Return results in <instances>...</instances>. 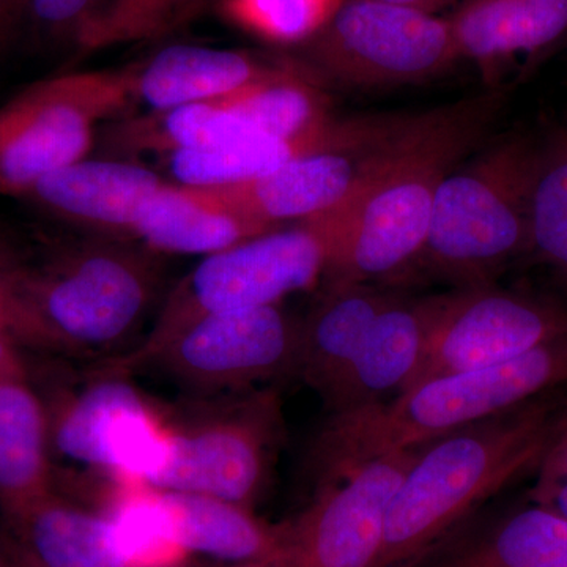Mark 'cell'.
Listing matches in <instances>:
<instances>
[{
    "instance_id": "35",
    "label": "cell",
    "mask_w": 567,
    "mask_h": 567,
    "mask_svg": "<svg viewBox=\"0 0 567 567\" xmlns=\"http://www.w3.org/2000/svg\"><path fill=\"white\" fill-rule=\"evenodd\" d=\"M25 364L21 357V347L0 336V382L10 377L25 375Z\"/></svg>"
},
{
    "instance_id": "17",
    "label": "cell",
    "mask_w": 567,
    "mask_h": 567,
    "mask_svg": "<svg viewBox=\"0 0 567 567\" xmlns=\"http://www.w3.org/2000/svg\"><path fill=\"white\" fill-rule=\"evenodd\" d=\"M167 533L185 555L224 565L290 557L289 525L267 524L248 506L216 496L153 488Z\"/></svg>"
},
{
    "instance_id": "24",
    "label": "cell",
    "mask_w": 567,
    "mask_h": 567,
    "mask_svg": "<svg viewBox=\"0 0 567 567\" xmlns=\"http://www.w3.org/2000/svg\"><path fill=\"white\" fill-rule=\"evenodd\" d=\"M259 133L218 102L185 104L171 110L137 112L107 123L103 148L114 158L169 156L204 151ZM262 134V133H260Z\"/></svg>"
},
{
    "instance_id": "33",
    "label": "cell",
    "mask_w": 567,
    "mask_h": 567,
    "mask_svg": "<svg viewBox=\"0 0 567 567\" xmlns=\"http://www.w3.org/2000/svg\"><path fill=\"white\" fill-rule=\"evenodd\" d=\"M535 505L547 507L567 518V417L561 416L557 434L536 466L535 484L529 491Z\"/></svg>"
},
{
    "instance_id": "2",
    "label": "cell",
    "mask_w": 567,
    "mask_h": 567,
    "mask_svg": "<svg viewBox=\"0 0 567 567\" xmlns=\"http://www.w3.org/2000/svg\"><path fill=\"white\" fill-rule=\"evenodd\" d=\"M554 393L420 447L390 513L379 567H412L472 511L536 468L561 423Z\"/></svg>"
},
{
    "instance_id": "27",
    "label": "cell",
    "mask_w": 567,
    "mask_h": 567,
    "mask_svg": "<svg viewBox=\"0 0 567 567\" xmlns=\"http://www.w3.org/2000/svg\"><path fill=\"white\" fill-rule=\"evenodd\" d=\"M439 567H567V518L533 503Z\"/></svg>"
},
{
    "instance_id": "25",
    "label": "cell",
    "mask_w": 567,
    "mask_h": 567,
    "mask_svg": "<svg viewBox=\"0 0 567 567\" xmlns=\"http://www.w3.org/2000/svg\"><path fill=\"white\" fill-rule=\"evenodd\" d=\"M317 78L305 63L282 62L270 76L218 103L265 136L290 142L320 140L336 121Z\"/></svg>"
},
{
    "instance_id": "26",
    "label": "cell",
    "mask_w": 567,
    "mask_h": 567,
    "mask_svg": "<svg viewBox=\"0 0 567 567\" xmlns=\"http://www.w3.org/2000/svg\"><path fill=\"white\" fill-rule=\"evenodd\" d=\"M336 123L338 121L330 132L316 141L290 142L248 133L218 147L164 156V163L178 185L199 188L240 185L275 173L298 156L323 147L333 136Z\"/></svg>"
},
{
    "instance_id": "5",
    "label": "cell",
    "mask_w": 567,
    "mask_h": 567,
    "mask_svg": "<svg viewBox=\"0 0 567 567\" xmlns=\"http://www.w3.org/2000/svg\"><path fill=\"white\" fill-rule=\"evenodd\" d=\"M159 254L122 238L58 246L24 265V289L61 353L111 352L137 333L162 290Z\"/></svg>"
},
{
    "instance_id": "16",
    "label": "cell",
    "mask_w": 567,
    "mask_h": 567,
    "mask_svg": "<svg viewBox=\"0 0 567 567\" xmlns=\"http://www.w3.org/2000/svg\"><path fill=\"white\" fill-rule=\"evenodd\" d=\"M281 63L246 51L194 44L163 48L144 61L126 65L132 114L219 102L270 76Z\"/></svg>"
},
{
    "instance_id": "11",
    "label": "cell",
    "mask_w": 567,
    "mask_h": 567,
    "mask_svg": "<svg viewBox=\"0 0 567 567\" xmlns=\"http://www.w3.org/2000/svg\"><path fill=\"white\" fill-rule=\"evenodd\" d=\"M409 115L338 121L331 140L275 173L205 192L254 221L278 229L344 207L374 177ZM199 188V186H197Z\"/></svg>"
},
{
    "instance_id": "21",
    "label": "cell",
    "mask_w": 567,
    "mask_h": 567,
    "mask_svg": "<svg viewBox=\"0 0 567 567\" xmlns=\"http://www.w3.org/2000/svg\"><path fill=\"white\" fill-rule=\"evenodd\" d=\"M55 491L47 402L28 374L0 382V511L7 527Z\"/></svg>"
},
{
    "instance_id": "39",
    "label": "cell",
    "mask_w": 567,
    "mask_h": 567,
    "mask_svg": "<svg viewBox=\"0 0 567 567\" xmlns=\"http://www.w3.org/2000/svg\"><path fill=\"white\" fill-rule=\"evenodd\" d=\"M224 567H295L292 558L275 559V561L248 563V565H226Z\"/></svg>"
},
{
    "instance_id": "22",
    "label": "cell",
    "mask_w": 567,
    "mask_h": 567,
    "mask_svg": "<svg viewBox=\"0 0 567 567\" xmlns=\"http://www.w3.org/2000/svg\"><path fill=\"white\" fill-rule=\"evenodd\" d=\"M6 533L39 567H133L112 518L58 488Z\"/></svg>"
},
{
    "instance_id": "28",
    "label": "cell",
    "mask_w": 567,
    "mask_h": 567,
    "mask_svg": "<svg viewBox=\"0 0 567 567\" xmlns=\"http://www.w3.org/2000/svg\"><path fill=\"white\" fill-rule=\"evenodd\" d=\"M219 0H111L82 32L76 50L95 52L121 44L163 39Z\"/></svg>"
},
{
    "instance_id": "8",
    "label": "cell",
    "mask_w": 567,
    "mask_h": 567,
    "mask_svg": "<svg viewBox=\"0 0 567 567\" xmlns=\"http://www.w3.org/2000/svg\"><path fill=\"white\" fill-rule=\"evenodd\" d=\"M132 114L126 66L33 82L0 106V194L24 197L91 152L96 126Z\"/></svg>"
},
{
    "instance_id": "36",
    "label": "cell",
    "mask_w": 567,
    "mask_h": 567,
    "mask_svg": "<svg viewBox=\"0 0 567 567\" xmlns=\"http://www.w3.org/2000/svg\"><path fill=\"white\" fill-rule=\"evenodd\" d=\"M388 2L401 3V6L427 11V13H436L440 9H445L453 3L454 0H388Z\"/></svg>"
},
{
    "instance_id": "10",
    "label": "cell",
    "mask_w": 567,
    "mask_h": 567,
    "mask_svg": "<svg viewBox=\"0 0 567 567\" xmlns=\"http://www.w3.org/2000/svg\"><path fill=\"white\" fill-rule=\"evenodd\" d=\"M128 377L95 368L84 386L47 404L52 457L87 470L111 488L147 486L166 456L164 413Z\"/></svg>"
},
{
    "instance_id": "3",
    "label": "cell",
    "mask_w": 567,
    "mask_h": 567,
    "mask_svg": "<svg viewBox=\"0 0 567 567\" xmlns=\"http://www.w3.org/2000/svg\"><path fill=\"white\" fill-rule=\"evenodd\" d=\"M567 386V334L503 363L425 380L383 402L331 415L317 436L319 480L416 450Z\"/></svg>"
},
{
    "instance_id": "7",
    "label": "cell",
    "mask_w": 567,
    "mask_h": 567,
    "mask_svg": "<svg viewBox=\"0 0 567 567\" xmlns=\"http://www.w3.org/2000/svg\"><path fill=\"white\" fill-rule=\"evenodd\" d=\"M164 413L166 456L147 486L216 496L251 507L270 483L282 436L271 386L196 398Z\"/></svg>"
},
{
    "instance_id": "19",
    "label": "cell",
    "mask_w": 567,
    "mask_h": 567,
    "mask_svg": "<svg viewBox=\"0 0 567 567\" xmlns=\"http://www.w3.org/2000/svg\"><path fill=\"white\" fill-rule=\"evenodd\" d=\"M447 22L458 59L492 73L554 50L567 37V0H466Z\"/></svg>"
},
{
    "instance_id": "23",
    "label": "cell",
    "mask_w": 567,
    "mask_h": 567,
    "mask_svg": "<svg viewBox=\"0 0 567 567\" xmlns=\"http://www.w3.org/2000/svg\"><path fill=\"white\" fill-rule=\"evenodd\" d=\"M371 284H327L301 322L297 377L322 401L352 364L377 316L391 301Z\"/></svg>"
},
{
    "instance_id": "37",
    "label": "cell",
    "mask_w": 567,
    "mask_h": 567,
    "mask_svg": "<svg viewBox=\"0 0 567 567\" xmlns=\"http://www.w3.org/2000/svg\"><path fill=\"white\" fill-rule=\"evenodd\" d=\"M7 537H9L11 559H13L14 567H39L31 558L28 557V555L24 554V551L21 550L20 547L17 546V544L13 543V540L10 539L9 535H7Z\"/></svg>"
},
{
    "instance_id": "31",
    "label": "cell",
    "mask_w": 567,
    "mask_h": 567,
    "mask_svg": "<svg viewBox=\"0 0 567 567\" xmlns=\"http://www.w3.org/2000/svg\"><path fill=\"white\" fill-rule=\"evenodd\" d=\"M24 262L0 240V336L14 344L61 353L24 289Z\"/></svg>"
},
{
    "instance_id": "40",
    "label": "cell",
    "mask_w": 567,
    "mask_h": 567,
    "mask_svg": "<svg viewBox=\"0 0 567 567\" xmlns=\"http://www.w3.org/2000/svg\"><path fill=\"white\" fill-rule=\"evenodd\" d=\"M563 415L567 417V399H565V406H563Z\"/></svg>"
},
{
    "instance_id": "1",
    "label": "cell",
    "mask_w": 567,
    "mask_h": 567,
    "mask_svg": "<svg viewBox=\"0 0 567 567\" xmlns=\"http://www.w3.org/2000/svg\"><path fill=\"white\" fill-rule=\"evenodd\" d=\"M503 102L488 92L409 115L374 177L338 210L324 213L331 233L327 284H371L416 262L440 186L476 151Z\"/></svg>"
},
{
    "instance_id": "15",
    "label": "cell",
    "mask_w": 567,
    "mask_h": 567,
    "mask_svg": "<svg viewBox=\"0 0 567 567\" xmlns=\"http://www.w3.org/2000/svg\"><path fill=\"white\" fill-rule=\"evenodd\" d=\"M164 181L128 158L71 163L25 194L41 210L103 237H133L142 204Z\"/></svg>"
},
{
    "instance_id": "18",
    "label": "cell",
    "mask_w": 567,
    "mask_h": 567,
    "mask_svg": "<svg viewBox=\"0 0 567 567\" xmlns=\"http://www.w3.org/2000/svg\"><path fill=\"white\" fill-rule=\"evenodd\" d=\"M431 308L432 298H391L344 377L324 399L330 415L386 401L405 390L423 354Z\"/></svg>"
},
{
    "instance_id": "9",
    "label": "cell",
    "mask_w": 567,
    "mask_h": 567,
    "mask_svg": "<svg viewBox=\"0 0 567 567\" xmlns=\"http://www.w3.org/2000/svg\"><path fill=\"white\" fill-rule=\"evenodd\" d=\"M301 50L317 76L354 87L429 81L458 61L447 18L388 0H342Z\"/></svg>"
},
{
    "instance_id": "29",
    "label": "cell",
    "mask_w": 567,
    "mask_h": 567,
    "mask_svg": "<svg viewBox=\"0 0 567 567\" xmlns=\"http://www.w3.org/2000/svg\"><path fill=\"white\" fill-rule=\"evenodd\" d=\"M567 284V141L540 151L529 197V246Z\"/></svg>"
},
{
    "instance_id": "38",
    "label": "cell",
    "mask_w": 567,
    "mask_h": 567,
    "mask_svg": "<svg viewBox=\"0 0 567 567\" xmlns=\"http://www.w3.org/2000/svg\"><path fill=\"white\" fill-rule=\"evenodd\" d=\"M0 567H14L13 559H11L9 537L3 532H0Z\"/></svg>"
},
{
    "instance_id": "4",
    "label": "cell",
    "mask_w": 567,
    "mask_h": 567,
    "mask_svg": "<svg viewBox=\"0 0 567 567\" xmlns=\"http://www.w3.org/2000/svg\"><path fill=\"white\" fill-rule=\"evenodd\" d=\"M540 151L528 137L495 142L440 186L421 264L464 289L491 279L529 246V197Z\"/></svg>"
},
{
    "instance_id": "13",
    "label": "cell",
    "mask_w": 567,
    "mask_h": 567,
    "mask_svg": "<svg viewBox=\"0 0 567 567\" xmlns=\"http://www.w3.org/2000/svg\"><path fill=\"white\" fill-rule=\"evenodd\" d=\"M565 334L567 309L528 295L484 286L432 298L423 354L405 390L513 360Z\"/></svg>"
},
{
    "instance_id": "34",
    "label": "cell",
    "mask_w": 567,
    "mask_h": 567,
    "mask_svg": "<svg viewBox=\"0 0 567 567\" xmlns=\"http://www.w3.org/2000/svg\"><path fill=\"white\" fill-rule=\"evenodd\" d=\"M29 0H0V51L7 50L25 28Z\"/></svg>"
},
{
    "instance_id": "14",
    "label": "cell",
    "mask_w": 567,
    "mask_h": 567,
    "mask_svg": "<svg viewBox=\"0 0 567 567\" xmlns=\"http://www.w3.org/2000/svg\"><path fill=\"white\" fill-rule=\"evenodd\" d=\"M416 450L372 458L320 481L308 509L289 525L295 567H379L388 513Z\"/></svg>"
},
{
    "instance_id": "20",
    "label": "cell",
    "mask_w": 567,
    "mask_h": 567,
    "mask_svg": "<svg viewBox=\"0 0 567 567\" xmlns=\"http://www.w3.org/2000/svg\"><path fill=\"white\" fill-rule=\"evenodd\" d=\"M268 230L204 188L164 182L142 204L133 240L159 256L207 257Z\"/></svg>"
},
{
    "instance_id": "32",
    "label": "cell",
    "mask_w": 567,
    "mask_h": 567,
    "mask_svg": "<svg viewBox=\"0 0 567 567\" xmlns=\"http://www.w3.org/2000/svg\"><path fill=\"white\" fill-rule=\"evenodd\" d=\"M111 0H29L25 25L37 39L52 47L76 50L82 32Z\"/></svg>"
},
{
    "instance_id": "12",
    "label": "cell",
    "mask_w": 567,
    "mask_h": 567,
    "mask_svg": "<svg viewBox=\"0 0 567 567\" xmlns=\"http://www.w3.org/2000/svg\"><path fill=\"white\" fill-rule=\"evenodd\" d=\"M300 334L301 322L279 305L205 316L164 342L137 372H156L196 398L251 390L297 375Z\"/></svg>"
},
{
    "instance_id": "30",
    "label": "cell",
    "mask_w": 567,
    "mask_h": 567,
    "mask_svg": "<svg viewBox=\"0 0 567 567\" xmlns=\"http://www.w3.org/2000/svg\"><path fill=\"white\" fill-rule=\"evenodd\" d=\"M342 0H219L224 20L270 43L301 47L331 20Z\"/></svg>"
},
{
    "instance_id": "6",
    "label": "cell",
    "mask_w": 567,
    "mask_h": 567,
    "mask_svg": "<svg viewBox=\"0 0 567 567\" xmlns=\"http://www.w3.org/2000/svg\"><path fill=\"white\" fill-rule=\"evenodd\" d=\"M330 245V227L317 216L204 257L164 298L144 341L130 352L106 358L100 368L136 374L164 342L194 320L276 306L287 295L309 289L327 270Z\"/></svg>"
}]
</instances>
